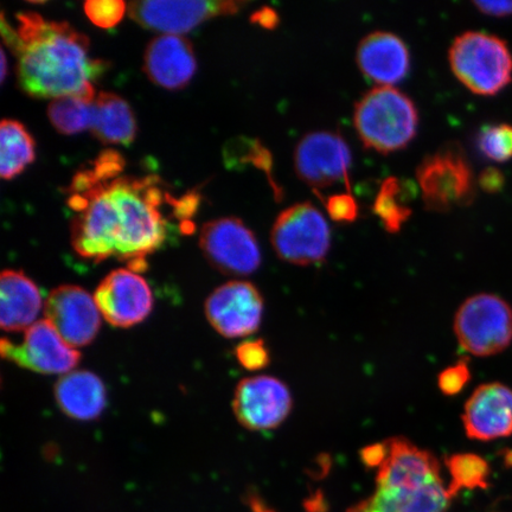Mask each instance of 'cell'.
Instances as JSON below:
<instances>
[{"mask_svg":"<svg viewBox=\"0 0 512 512\" xmlns=\"http://www.w3.org/2000/svg\"><path fill=\"white\" fill-rule=\"evenodd\" d=\"M124 168L123 156L110 150L76 172L68 188L67 204L75 213L70 232L82 258L126 261L137 273L168 240L171 224L163 206L175 198L159 177L121 175Z\"/></svg>","mask_w":512,"mask_h":512,"instance_id":"6da1fadb","label":"cell"},{"mask_svg":"<svg viewBox=\"0 0 512 512\" xmlns=\"http://www.w3.org/2000/svg\"><path fill=\"white\" fill-rule=\"evenodd\" d=\"M12 28L2 16L3 40L17 56L19 86L38 99L81 96L95 99L94 82L107 64L93 59L89 41L66 22L46 21L36 12L16 16Z\"/></svg>","mask_w":512,"mask_h":512,"instance_id":"7a4b0ae2","label":"cell"},{"mask_svg":"<svg viewBox=\"0 0 512 512\" xmlns=\"http://www.w3.org/2000/svg\"><path fill=\"white\" fill-rule=\"evenodd\" d=\"M354 125L364 146L381 155L406 149L418 132L414 102L394 87H375L357 102Z\"/></svg>","mask_w":512,"mask_h":512,"instance_id":"3957f363","label":"cell"},{"mask_svg":"<svg viewBox=\"0 0 512 512\" xmlns=\"http://www.w3.org/2000/svg\"><path fill=\"white\" fill-rule=\"evenodd\" d=\"M448 61L456 78L473 94L501 93L512 81V54L507 42L482 31L456 37Z\"/></svg>","mask_w":512,"mask_h":512,"instance_id":"277c9868","label":"cell"},{"mask_svg":"<svg viewBox=\"0 0 512 512\" xmlns=\"http://www.w3.org/2000/svg\"><path fill=\"white\" fill-rule=\"evenodd\" d=\"M416 181L425 208L434 213L469 207L476 198L475 175L459 143H446L422 159Z\"/></svg>","mask_w":512,"mask_h":512,"instance_id":"5b68a950","label":"cell"},{"mask_svg":"<svg viewBox=\"0 0 512 512\" xmlns=\"http://www.w3.org/2000/svg\"><path fill=\"white\" fill-rule=\"evenodd\" d=\"M454 334L462 348L473 356L501 354L512 343V307L496 294H476L459 307Z\"/></svg>","mask_w":512,"mask_h":512,"instance_id":"8992f818","label":"cell"},{"mask_svg":"<svg viewBox=\"0 0 512 512\" xmlns=\"http://www.w3.org/2000/svg\"><path fill=\"white\" fill-rule=\"evenodd\" d=\"M271 241L281 260L297 266L320 264L331 247L325 216L309 202L294 204L274 222Z\"/></svg>","mask_w":512,"mask_h":512,"instance_id":"52a82bcc","label":"cell"},{"mask_svg":"<svg viewBox=\"0 0 512 512\" xmlns=\"http://www.w3.org/2000/svg\"><path fill=\"white\" fill-rule=\"evenodd\" d=\"M200 246L209 264L223 274L246 277L258 271L261 265L258 240L252 230L235 217L204 224Z\"/></svg>","mask_w":512,"mask_h":512,"instance_id":"ba28073f","label":"cell"},{"mask_svg":"<svg viewBox=\"0 0 512 512\" xmlns=\"http://www.w3.org/2000/svg\"><path fill=\"white\" fill-rule=\"evenodd\" d=\"M351 151L335 132H312L300 140L294 152V168L303 182L316 192L343 184L350 191Z\"/></svg>","mask_w":512,"mask_h":512,"instance_id":"9c48e42d","label":"cell"},{"mask_svg":"<svg viewBox=\"0 0 512 512\" xmlns=\"http://www.w3.org/2000/svg\"><path fill=\"white\" fill-rule=\"evenodd\" d=\"M5 360L46 375L69 374L80 362V352L64 342L48 320H38L25 331L22 344L0 343Z\"/></svg>","mask_w":512,"mask_h":512,"instance_id":"30bf717a","label":"cell"},{"mask_svg":"<svg viewBox=\"0 0 512 512\" xmlns=\"http://www.w3.org/2000/svg\"><path fill=\"white\" fill-rule=\"evenodd\" d=\"M292 406V395L286 384L266 375L242 380L233 400L240 425L255 432L275 430L290 415Z\"/></svg>","mask_w":512,"mask_h":512,"instance_id":"8fae6325","label":"cell"},{"mask_svg":"<svg viewBox=\"0 0 512 512\" xmlns=\"http://www.w3.org/2000/svg\"><path fill=\"white\" fill-rule=\"evenodd\" d=\"M264 299L252 283L233 280L216 288L206 302V316L213 328L227 338L246 337L258 331Z\"/></svg>","mask_w":512,"mask_h":512,"instance_id":"7c38bea8","label":"cell"},{"mask_svg":"<svg viewBox=\"0 0 512 512\" xmlns=\"http://www.w3.org/2000/svg\"><path fill=\"white\" fill-rule=\"evenodd\" d=\"M100 315L94 297L75 285L56 287L44 304L46 320L74 349L86 347L98 336Z\"/></svg>","mask_w":512,"mask_h":512,"instance_id":"4fadbf2b","label":"cell"},{"mask_svg":"<svg viewBox=\"0 0 512 512\" xmlns=\"http://www.w3.org/2000/svg\"><path fill=\"white\" fill-rule=\"evenodd\" d=\"M94 299L107 323L115 328H131L149 317L153 296L149 284L136 272L115 270L96 288Z\"/></svg>","mask_w":512,"mask_h":512,"instance_id":"5bb4252c","label":"cell"},{"mask_svg":"<svg viewBox=\"0 0 512 512\" xmlns=\"http://www.w3.org/2000/svg\"><path fill=\"white\" fill-rule=\"evenodd\" d=\"M242 2H132L128 14L142 27L163 32V35H181L217 16L234 15Z\"/></svg>","mask_w":512,"mask_h":512,"instance_id":"9a60e30c","label":"cell"},{"mask_svg":"<svg viewBox=\"0 0 512 512\" xmlns=\"http://www.w3.org/2000/svg\"><path fill=\"white\" fill-rule=\"evenodd\" d=\"M463 424L467 437L492 441L512 435V389L501 382L479 386L465 403Z\"/></svg>","mask_w":512,"mask_h":512,"instance_id":"2e32d148","label":"cell"},{"mask_svg":"<svg viewBox=\"0 0 512 512\" xmlns=\"http://www.w3.org/2000/svg\"><path fill=\"white\" fill-rule=\"evenodd\" d=\"M356 60L367 79L379 87H392L406 78L411 55L406 43L392 32L375 31L358 46Z\"/></svg>","mask_w":512,"mask_h":512,"instance_id":"e0dca14e","label":"cell"},{"mask_svg":"<svg viewBox=\"0 0 512 512\" xmlns=\"http://www.w3.org/2000/svg\"><path fill=\"white\" fill-rule=\"evenodd\" d=\"M197 68L194 48L187 38L162 35L145 51L144 72L157 86L178 91L194 78Z\"/></svg>","mask_w":512,"mask_h":512,"instance_id":"ac0fdd59","label":"cell"},{"mask_svg":"<svg viewBox=\"0 0 512 512\" xmlns=\"http://www.w3.org/2000/svg\"><path fill=\"white\" fill-rule=\"evenodd\" d=\"M387 444L388 458L377 473L376 485L422 488L443 480L438 459L430 451L405 438H392Z\"/></svg>","mask_w":512,"mask_h":512,"instance_id":"d6986e66","label":"cell"},{"mask_svg":"<svg viewBox=\"0 0 512 512\" xmlns=\"http://www.w3.org/2000/svg\"><path fill=\"white\" fill-rule=\"evenodd\" d=\"M451 499L443 480L422 488L376 485L373 495L347 512H443Z\"/></svg>","mask_w":512,"mask_h":512,"instance_id":"ffe728a7","label":"cell"},{"mask_svg":"<svg viewBox=\"0 0 512 512\" xmlns=\"http://www.w3.org/2000/svg\"><path fill=\"white\" fill-rule=\"evenodd\" d=\"M42 310L37 285L21 271L6 270L0 277V325L8 332L28 330Z\"/></svg>","mask_w":512,"mask_h":512,"instance_id":"44dd1931","label":"cell"},{"mask_svg":"<svg viewBox=\"0 0 512 512\" xmlns=\"http://www.w3.org/2000/svg\"><path fill=\"white\" fill-rule=\"evenodd\" d=\"M55 398L64 414L82 421L98 419L107 401L104 382L87 370L63 375L56 383Z\"/></svg>","mask_w":512,"mask_h":512,"instance_id":"7402d4cb","label":"cell"},{"mask_svg":"<svg viewBox=\"0 0 512 512\" xmlns=\"http://www.w3.org/2000/svg\"><path fill=\"white\" fill-rule=\"evenodd\" d=\"M91 131L104 144H132L137 123L130 105L117 94L99 93L94 100Z\"/></svg>","mask_w":512,"mask_h":512,"instance_id":"603a6c76","label":"cell"},{"mask_svg":"<svg viewBox=\"0 0 512 512\" xmlns=\"http://www.w3.org/2000/svg\"><path fill=\"white\" fill-rule=\"evenodd\" d=\"M418 190L412 182L400 178L384 179L373 210L388 233H399L403 224L411 219L413 211L408 203L414 200Z\"/></svg>","mask_w":512,"mask_h":512,"instance_id":"cb8c5ba5","label":"cell"},{"mask_svg":"<svg viewBox=\"0 0 512 512\" xmlns=\"http://www.w3.org/2000/svg\"><path fill=\"white\" fill-rule=\"evenodd\" d=\"M35 160V140L19 121L5 119L0 125V175L12 179Z\"/></svg>","mask_w":512,"mask_h":512,"instance_id":"d4e9b609","label":"cell"},{"mask_svg":"<svg viewBox=\"0 0 512 512\" xmlns=\"http://www.w3.org/2000/svg\"><path fill=\"white\" fill-rule=\"evenodd\" d=\"M446 467L451 475L448 495L452 497L463 489H488L490 466L486 460L475 453H457L446 458Z\"/></svg>","mask_w":512,"mask_h":512,"instance_id":"484cf974","label":"cell"},{"mask_svg":"<svg viewBox=\"0 0 512 512\" xmlns=\"http://www.w3.org/2000/svg\"><path fill=\"white\" fill-rule=\"evenodd\" d=\"M94 100L81 96H64L50 102L48 117L51 124L62 134L81 133L91 130Z\"/></svg>","mask_w":512,"mask_h":512,"instance_id":"4316f807","label":"cell"},{"mask_svg":"<svg viewBox=\"0 0 512 512\" xmlns=\"http://www.w3.org/2000/svg\"><path fill=\"white\" fill-rule=\"evenodd\" d=\"M477 145L479 151L492 162H509L512 159V125L484 127L478 134Z\"/></svg>","mask_w":512,"mask_h":512,"instance_id":"83f0119b","label":"cell"},{"mask_svg":"<svg viewBox=\"0 0 512 512\" xmlns=\"http://www.w3.org/2000/svg\"><path fill=\"white\" fill-rule=\"evenodd\" d=\"M236 147H238L240 151L239 155L243 163H252L256 168L265 172L275 197H277V200H281L283 190H281L272 177L273 158L271 152L268 151L264 145L256 142V140L243 139V142L236 144Z\"/></svg>","mask_w":512,"mask_h":512,"instance_id":"f1b7e54d","label":"cell"},{"mask_svg":"<svg viewBox=\"0 0 512 512\" xmlns=\"http://www.w3.org/2000/svg\"><path fill=\"white\" fill-rule=\"evenodd\" d=\"M86 16L101 29H111L123 19L126 3L121 0H89L83 5Z\"/></svg>","mask_w":512,"mask_h":512,"instance_id":"f546056e","label":"cell"},{"mask_svg":"<svg viewBox=\"0 0 512 512\" xmlns=\"http://www.w3.org/2000/svg\"><path fill=\"white\" fill-rule=\"evenodd\" d=\"M235 355L241 366L251 371L265 369L271 362L270 351L262 339L241 343L235 349Z\"/></svg>","mask_w":512,"mask_h":512,"instance_id":"4dcf8cb0","label":"cell"},{"mask_svg":"<svg viewBox=\"0 0 512 512\" xmlns=\"http://www.w3.org/2000/svg\"><path fill=\"white\" fill-rule=\"evenodd\" d=\"M326 213L332 221L338 223H352L358 219L360 208L351 194H336L323 198Z\"/></svg>","mask_w":512,"mask_h":512,"instance_id":"1f68e13d","label":"cell"},{"mask_svg":"<svg viewBox=\"0 0 512 512\" xmlns=\"http://www.w3.org/2000/svg\"><path fill=\"white\" fill-rule=\"evenodd\" d=\"M471 380L469 362L460 360L452 367H448L439 375V388L447 396L457 395Z\"/></svg>","mask_w":512,"mask_h":512,"instance_id":"d6a6232c","label":"cell"},{"mask_svg":"<svg viewBox=\"0 0 512 512\" xmlns=\"http://www.w3.org/2000/svg\"><path fill=\"white\" fill-rule=\"evenodd\" d=\"M480 189L488 194H497L504 188L505 178L503 172L496 168H486L479 175L477 181Z\"/></svg>","mask_w":512,"mask_h":512,"instance_id":"836d02e7","label":"cell"},{"mask_svg":"<svg viewBox=\"0 0 512 512\" xmlns=\"http://www.w3.org/2000/svg\"><path fill=\"white\" fill-rule=\"evenodd\" d=\"M389 447L386 443L375 444L368 447H364L361 451V460L367 467H380L386 462L388 458Z\"/></svg>","mask_w":512,"mask_h":512,"instance_id":"e575fe53","label":"cell"},{"mask_svg":"<svg viewBox=\"0 0 512 512\" xmlns=\"http://www.w3.org/2000/svg\"><path fill=\"white\" fill-rule=\"evenodd\" d=\"M477 10L490 17L512 16V2H475Z\"/></svg>","mask_w":512,"mask_h":512,"instance_id":"d590c367","label":"cell"},{"mask_svg":"<svg viewBox=\"0 0 512 512\" xmlns=\"http://www.w3.org/2000/svg\"><path fill=\"white\" fill-rule=\"evenodd\" d=\"M252 22L260 27L273 30L278 27L280 18L278 12L271 8H262L252 15Z\"/></svg>","mask_w":512,"mask_h":512,"instance_id":"8d00e7d4","label":"cell"},{"mask_svg":"<svg viewBox=\"0 0 512 512\" xmlns=\"http://www.w3.org/2000/svg\"><path fill=\"white\" fill-rule=\"evenodd\" d=\"M247 503L252 512H275V510L268 507V505L255 494H248Z\"/></svg>","mask_w":512,"mask_h":512,"instance_id":"74e56055","label":"cell"},{"mask_svg":"<svg viewBox=\"0 0 512 512\" xmlns=\"http://www.w3.org/2000/svg\"><path fill=\"white\" fill-rule=\"evenodd\" d=\"M504 463L505 465L512 467V450L504 453Z\"/></svg>","mask_w":512,"mask_h":512,"instance_id":"f35d334b","label":"cell"},{"mask_svg":"<svg viewBox=\"0 0 512 512\" xmlns=\"http://www.w3.org/2000/svg\"><path fill=\"white\" fill-rule=\"evenodd\" d=\"M6 55L4 53V51H2V81L4 82L5 78H6Z\"/></svg>","mask_w":512,"mask_h":512,"instance_id":"ab89813d","label":"cell"}]
</instances>
